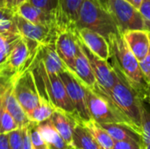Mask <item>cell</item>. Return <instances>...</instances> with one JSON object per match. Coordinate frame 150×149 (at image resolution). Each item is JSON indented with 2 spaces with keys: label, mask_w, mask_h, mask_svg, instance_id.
<instances>
[{
  "label": "cell",
  "mask_w": 150,
  "mask_h": 149,
  "mask_svg": "<svg viewBox=\"0 0 150 149\" xmlns=\"http://www.w3.org/2000/svg\"><path fill=\"white\" fill-rule=\"evenodd\" d=\"M110 47L108 61L119 77L128 83L145 101L149 83L142 75L140 61L128 47L122 33H112L107 38Z\"/></svg>",
  "instance_id": "obj_1"
},
{
  "label": "cell",
  "mask_w": 150,
  "mask_h": 149,
  "mask_svg": "<svg viewBox=\"0 0 150 149\" xmlns=\"http://www.w3.org/2000/svg\"><path fill=\"white\" fill-rule=\"evenodd\" d=\"M76 28H88L105 38L112 33H122L107 9L100 0H83L77 15Z\"/></svg>",
  "instance_id": "obj_2"
},
{
  "label": "cell",
  "mask_w": 150,
  "mask_h": 149,
  "mask_svg": "<svg viewBox=\"0 0 150 149\" xmlns=\"http://www.w3.org/2000/svg\"><path fill=\"white\" fill-rule=\"evenodd\" d=\"M94 88L104 92L113 102L118 110L133 124L136 132L141 135L144 101L139 94L120 77H119L117 83L109 90L101 89L98 84Z\"/></svg>",
  "instance_id": "obj_3"
},
{
  "label": "cell",
  "mask_w": 150,
  "mask_h": 149,
  "mask_svg": "<svg viewBox=\"0 0 150 149\" xmlns=\"http://www.w3.org/2000/svg\"><path fill=\"white\" fill-rule=\"evenodd\" d=\"M85 87V86H84ZM86 103L91 118L97 123L122 124L130 126L135 132L133 124L118 110L113 102L97 88L91 90L85 87Z\"/></svg>",
  "instance_id": "obj_4"
},
{
  "label": "cell",
  "mask_w": 150,
  "mask_h": 149,
  "mask_svg": "<svg viewBox=\"0 0 150 149\" xmlns=\"http://www.w3.org/2000/svg\"><path fill=\"white\" fill-rule=\"evenodd\" d=\"M33 68L40 76L47 97L55 109L62 110L71 115L76 116L75 108L72 102L67 93L65 85L58 74H49L46 71L42 62L37 56V61L34 63ZM77 117V116H76ZM78 119V118H77Z\"/></svg>",
  "instance_id": "obj_5"
},
{
  "label": "cell",
  "mask_w": 150,
  "mask_h": 149,
  "mask_svg": "<svg viewBox=\"0 0 150 149\" xmlns=\"http://www.w3.org/2000/svg\"><path fill=\"white\" fill-rule=\"evenodd\" d=\"M13 83L14 94L28 118L39 105V90L32 68L18 72L9 77Z\"/></svg>",
  "instance_id": "obj_6"
},
{
  "label": "cell",
  "mask_w": 150,
  "mask_h": 149,
  "mask_svg": "<svg viewBox=\"0 0 150 149\" xmlns=\"http://www.w3.org/2000/svg\"><path fill=\"white\" fill-rule=\"evenodd\" d=\"M105 4L122 33L128 30L144 29L139 9L127 0H106Z\"/></svg>",
  "instance_id": "obj_7"
},
{
  "label": "cell",
  "mask_w": 150,
  "mask_h": 149,
  "mask_svg": "<svg viewBox=\"0 0 150 149\" xmlns=\"http://www.w3.org/2000/svg\"><path fill=\"white\" fill-rule=\"evenodd\" d=\"M59 76L65 85L67 93L72 102L78 119L82 122L91 119L87 107L84 85L69 69L62 71Z\"/></svg>",
  "instance_id": "obj_8"
},
{
  "label": "cell",
  "mask_w": 150,
  "mask_h": 149,
  "mask_svg": "<svg viewBox=\"0 0 150 149\" xmlns=\"http://www.w3.org/2000/svg\"><path fill=\"white\" fill-rule=\"evenodd\" d=\"M55 50L66 67L73 71L75 59L79 50V38L76 29L59 28L54 40Z\"/></svg>",
  "instance_id": "obj_9"
},
{
  "label": "cell",
  "mask_w": 150,
  "mask_h": 149,
  "mask_svg": "<svg viewBox=\"0 0 150 149\" xmlns=\"http://www.w3.org/2000/svg\"><path fill=\"white\" fill-rule=\"evenodd\" d=\"M14 20L23 37L36 42L40 46L54 42L55 40L57 27L54 25L34 24L25 19L17 13L14 14Z\"/></svg>",
  "instance_id": "obj_10"
},
{
  "label": "cell",
  "mask_w": 150,
  "mask_h": 149,
  "mask_svg": "<svg viewBox=\"0 0 150 149\" xmlns=\"http://www.w3.org/2000/svg\"><path fill=\"white\" fill-rule=\"evenodd\" d=\"M79 43L82 50L83 51L91 63L97 80V84L105 90H111L119 80V76L112 68L110 62L108 61L99 58L95 54H93L82 43L80 40Z\"/></svg>",
  "instance_id": "obj_11"
},
{
  "label": "cell",
  "mask_w": 150,
  "mask_h": 149,
  "mask_svg": "<svg viewBox=\"0 0 150 149\" xmlns=\"http://www.w3.org/2000/svg\"><path fill=\"white\" fill-rule=\"evenodd\" d=\"M2 99L4 106L17 121L19 128L28 126L32 123L14 94L13 83L10 78L2 88Z\"/></svg>",
  "instance_id": "obj_12"
},
{
  "label": "cell",
  "mask_w": 150,
  "mask_h": 149,
  "mask_svg": "<svg viewBox=\"0 0 150 149\" xmlns=\"http://www.w3.org/2000/svg\"><path fill=\"white\" fill-rule=\"evenodd\" d=\"M76 32L82 43L93 54L103 60H109L110 47L106 38L88 28L77 29Z\"/></svg>",
  "instance_id": "obj_13"
},
{
  "label": "cell",
  "mask_w": 150,
  "mask_h": 149,
  "mask_svg": "<svg viewBox=\"0 0 150 149\" xmlns=\"http://www.w3.org/2000/svg\"><path fill=\"white\" fill-rule=\"evenodd\" d=\"M123 37L136 59L141 61L147 55L150 47V32L147 30H128Z\"/></svg>",
  "instance_id": "obj_14"
},
{
  "label": "cell",
  "mask_w": 150,
  "mask_h": 149,
  "mask_svg": "<svg viewBox=\"0 0 150 149\" xmlns=\"http://www.w3.org/2000/svg\"><path fill=\"white\" fill-rule=\"evenodd\" d=\"M83 0H59L56 17L57 30L59 28L76 29L78 11Z\"/></svg>",
  "instance_id": "obj_15"
},
{
  "label": "cell",
  "mask_w": 150,
  "mask_h": 149,
  "mask_svg": "<svg viewBox=\"0 0 150 149\" xmlns=\"http://www.w3.org/2000/svg\"><path fill=\"white\" fill-rule=\"evenodd\" d=\"M77 117L65 112L62 110L55 109L50 118V120L59 134L69 145H72V135Z\"/></svg>",
  "instance_id": "obj_16"
},
{
  "label": "cell",
  "mask_w": 150,
  "mask_h": 149,
  "mask_svg": "<svg viewBox=\"0 0 150 149\" xmlns=\"http://www.w3.org/2000/svg\"><path fill=\"white\" fill-rule=\"evenodd\" d=\"M39 60L42 62L46 71L49 74H60L69 69L59 57L54 46V41L40 46L38 54Z\"/></svg>",
  "instance_id": "obj_17"
},
{
  "label": "cell",
  "mask_w": 150,
  "mask_h": 149,
  "mask_svg": "<svg viewBox=\"0 0 150 149\" xmlns=\"http://www.w3.org/2000/svg\"><path fill=\"white\" fill-rule=\"evenodd\" d=\"M80 46V43H79ZM78 79L79 81L87 88L93 90L95 85L97 84V80L94 75V72L92 70V68L91 66V63L82 50L81 47H79V50L77 52V54L75 59L74 63V68L73 71H71Z\"/></svg>",
  "instance_id": "obj_18"
},
{
  "label": "cell",
  "mask_w": 150,
  "mask_h": 149,
  "mask_svg": "<svg viewBox=\"0 0 150 149\" xmlns=\"http://www.w3.org/2000/svg\"><path fill=\"white\" fill-rule=\"evenodd\" d=\"M13 11H15V13L32 23L56 26L55 21L53 17L46 13L40 8L30 3L28 0L17 6Z\"/></svg>",
  "instance_id": "obj_19"
},
{
  "label": "cell",
  "mask_w": 150,
  "mask_h": 149,
  "mask_svg": "<svg viewBox=\"0 0 150 149\" xmlns=\"http://www.w3.org/2000/svg\"><path fill=\"white\" fill-rule=\"evenodd\" d=\"M37 127L49 149H69V146L59 134L50 119L37 124Z\"/></svg>",
  "instance_id": "obj_20"
},
{
  "label": "cell",
  "mask_w": 150,
  "mask_h": 149,
  "mask_svg": "<svg viewBox=\"0 0 150 149\" xmlns=\"http://www.w3.org/2000/svg\"><path fill=\"white\" fill-rule=\"evenodd\" d=\"M71 147L76 149H102L79 119L73 130Z\"/></svg>",
  "instance_id": "obj_21"
},
{
  "label": "cell",
  "mask_w": 150,
  "mask_h": 149,
  "mask_svg": "<svg viewBox=\"0 0 150 149\" xmlns=\"http://www.w3.org/2000/svg\"><path fill=\"white\" fill-rule=\"evenodd\" d=\"M101 126L114 141H135L141 142V135L128 126L122 124H102Z\"/></svg>",
  "instance_id": "obj_22"
},
{
  "label": "cell",
  "mask_w": 150,
  "mask_h": 149,
  "mask_svg": "<svg viewBox=\"0 0 150 149\" xmlns=\"http://www.w3.org/2000/svg\"><path fill=\"white\" fill-rule=\"evenodd\" d=\"M81 123L90 132V133L92 135V137L95 139V141L98 142L101 148L112 149L115 141L112 140L110 134L102 127L100 124L97 123L92 119L84 122L81 121Z\"/></svg>",
  "instance_id": "obj_23"
},
{
  "label": "cell",
  "mask_w": 150,
  "mask_h": 149,
  "mask_svg": "<svg viewBox=\"0 0 150 149\" xmlns=\"http://www.w3.org/2000/svg\"><path fill=\"white\" fill-rule=\"evenodd\" d=\"M14 14L12 9L0 8V33L12 40H17L21 34L15 23Z\"/></svg>",
  "instance_id": "obj_24"
},
{
  "label": "cell",
  "mask_w": 150,
  "mask_h": 149,
  "mask_svg": "<svg viewBox=\"0 0 150 149\" xmlns=\"http://www.w3.org/2000/svg\"><path fill=\"white\" fill-rule=\"evenodd\" d=\"M141 137V145L142 149H150V110L146 106L145 101L142 107Z\"/></svg>",
  "instance_id": "obj_25"
},
{
  "label": "cell",
  "mask_w": 150,
  "mask_h": 149,
  "mask_svg": "<svg viewBox=\"0 0 150 149\" xmlns=\"http://www.w3.org/2000/svg\"><path fill=\"white\" fill-rule=\"evenodd\" d=\"M18 128H19V126L17 121L3 105L0 121V133H9Z\"/></svg>",
  "instance_id": "obj_26"
},
{
  "label": "cell",
  "mask_w": 150,
  "mask_h": 149,
  "mask_svg": "<svg viewBox=\"0 0 150 149\" xmlns=\"http://www.w3.org/2000/svg\"><path fill=\"white\" fill-rule=\"evenodd\" d=\"M33 4L40 8L46 13L53 17L56 24V17L58 13L59 0H28ZM57 26V25H56Z\"/></svg>",
  "instance_id": "obj_27"
},
{
  "label": "cell",
  "mask_w": 150,
  "mask_h": 149,
  "mask_svg": "<svg viewBox=\"0 0 150 149\" xmlns=\"http://www.w3.org/2000/svg\"><path fill=\"white\" fill-rule=\"evenodd\" d=\"M28 133L30 136L33 149H46L48 148L44 139L42 138L40 131L38 130L37 124L32 122L28 126Z\"/></svg>",
  "instance_id": "obj_28"
},
{
  "label": "cell",
  "mask_w": 150,
  "mask_h": 149,
  "mask_svg": "<svg viewBox=\"0 0 150 149\" xmlns=\"http://www.w3.org/2000/svg\"><path fill=\"white\" fill-rule=\"evenodd\" d=\"M11 149H24V142L21 128H18L8 133Z\"/></svg>",
  "instance_id": "obj_29"
},
{
  "label": "cell",
  "mask_w": 150,
  "mask_h": 149,
  "mask_svg": "<svg viewBox=\"0 0 150 149\" xmlns=\"http://www.w3.org/2000/svg\"><path fill=\"white\" fill-rule=\"evenodd\" d=\"M139 11L144 22V30L150 32V0H142Z\"/></svg>",
  "instance_id": "obj_30"
},
{
  "label": "cell",
  "mask_w": 150,
  "mask_h": 149,
  "mask_svg": "<svg viewBox=\"0 0 150 149\" xmlns=\"http://www.w3.org/2000/svg\"><path fill=\"white\" fill-rule=\"evenodd\" d=\"M140 67L145 81L150 84V47L145 58L140 61Z\"/></svg>",
  "instance_id": "obj_31"
},
{
  "label": "cell",
  "mask_w": 150,
  "mask_h": 149,
  "mask_svg": "<svg viewBox=\"0 0 150 149\" xmlns=\"http://www.w3.org/2000/svg\"><path fill=\"white\" fill-rule=\"evenodd\" d=\"M112 149H142L141 142L135 141H115Z\"/></svg>",
  "instance_id": "obj_32"
},
{
  "label": "cell",
  "mask_w": 150,
  "mask_h": 149,
  "mask_svg": "<svg viewBox=\"0 0 150 149\" xmlns=\"http://www.w3.org/2000/svg\"><path fill=\"white\" fill-rule=\"evenodd\" d=\"M22 136H23V142H24V149H33L30 136L28 133V126L21 128Z\"/></svg>",
  "instance_id": "obj_33"
},
{
  "label": "cell",
  "mask_w": 150,
  "mask_h": 149,
  "mask_svg": "<svg viewBox=\"0 0 150 149\" xmlns=\"http://www.w3.org/2000/svg\"><path fill=\"white\" fill-rule=\"evenodd\" d=\"M0 149H11L8 133H0Z\"/></svg>",
  "instance_id": "obj_34"
},
{
  "label": "cell",
  "mask_w": 150,
  "mask_h": 149,
  "mask_svg": "<svg viewBox=\"0 0 150 149\" xmlns=\"http://www.w3.org/2000/svg\"><path fill=\"white\" fill-rule=\"evenodd\" d=\"M25 1H27V0H7V2H8V8L14 10L17 6H18L19 4H23Z\"/></svg>",
  "instance_id": "obj_35"
},
{
  "label": "cell",
  "mask_w": 150,
  "mask_h": 149,
  "mask_svg": "<svg viewBox=\"0 0 150 149\" xmlns=\"http://www.w3.org/2000/svg\"><path fill=\"white\" fill-rule=\"evenodd\" d=\"M128 3H130L131 4H133L135 8H137V9H139V7L141 6V4H142V0H127Z\"/></svg>",
  "instance_id": "obj_36"
},
{
  "label": "cell",
  "mask_w": 150,
  "mask_h": 149,
  "mask_svg": "<svg viewBox=\"0 0 150 149\" xmlns=\"http://www.w3.org/2000/svg\"><path fill=\"white\" fill-rule=\"evenodd\" d=\"M145 102L150 105V84L149 85V88H148V91H147V95H146Z\"/></svg>",
  "instance_id": "obj_37"
},
{
  "label": "cell",
  "mask_w": 150,
  "mask_h": 149,
  "mask_svg": "<svg viewBox=\"0 0 150 149\" xmlns=\"http://www.w3.org/2000/svg\"><path fill=\"white\" fill-rule=\"evenodd\" d=\"M0 8H8L7 0H0Z\"/></svg>",
  "instance_id": "obj_38"
},
{
  "label": "cell",
  "mask_w": 150,
  "mask_h": 149,
  "mask_svg": "<svg viewBox=\"0 0 150 149\" xmlns=\"http://www.w3.org/2000/svg\"><path fill=\"white\" fill-rule=\"evenodd\" d=\"M2 108H3V99H2V89H0V121H1Z\"/></svg>",
  "instance_id": "obj_39"
},
{
  "label": "cell",
  "mask_w": 150,
  "mask_h": 149,
  "mask_svg": "<svg viewBox=\"0 0 150 149\" xmlns=\"http://www.w3.org/2000/svg\"><path fill=\"white\" fill-rule=\"evenodd\" d=\"M100 1H101V2H103V3L106 5V4H105V3H106V0H100Z\"/></svg>",
  "instance_id": "obj_40"
},
{
  "label": "cell",
  "mask_w": 150,
  "mask_h": 149,
  "mask_svg": "<svg viewBox=\"0 0 150 149\" xmlns=\"http://www.w3.org/2000/svg\"><path fill=\"white\" fill-rule=\"evenodd\" d=\"M69 149H76L75 148H73V147H71V146H69Z\"/></svg>",
  "instance_id": "obj_41"
},
{
  "label": "cell",
  "mask_w": 150,
  "mask_h": 149,
  "mask_svg": "<svg viewBox=\"0 0 150 149\" xmlns=\"http://www.w3.org/2000/svg\"><path fill=\"white\" fill-rule=\"evenodd\" d=\"M46 149H49V148H46Z\"/></svg>",
  "instance_id": "obj_42"
}]
</instances>
